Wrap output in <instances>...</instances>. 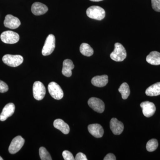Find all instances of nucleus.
<instances>
[{
    "label": "nucleus",
    "mask_w": 160,
    "mask_h": 160,
    "mask_svg": "<svg viewBox=\"0 0 160 160\" xmlns=\"http://www.w3.org/2000/svg\"><path fill=\"white\" fill-rule=\"evenodd\" d=\"M114 46V50L110 54V58L116 62H120L124 61L127 56L126 49L119 43H115Z\"/></svg>",
    "instance_id": "nucleus-1"
},
{
    "label": "nucleus",
    "mask_w": 160,
    "mask_h": 160,
    "mask_svg": "<svg viewBox=\"0 0 160 160\" xmlns=\"http://www.w3.org/2000/svg\"><path fill=\"white\" fill-rule=\"evenodd\" d=\"M87 16L93 19L102 20L106 16L105 10L98 6H92L86 10Z\"/></svg>",
    "instance_id": "nucleus-2"
},
{
    "label": "nucleus",
    "mask_w": 160,
    "mask_h": 160,
    "mask_svg": "<svg viewBox=\"0 0 160 160\" xmlns=\"http://www.w3.org/2000/svg\"><path fill=\"white\" fill-rule=\"evenodd\" d=\"M23 58L20 55L6 54L3 56V62L10 67H16L20 66L23 62Z\"/></svg>",
    "instance_id": "nucleus-3"
},
{
    "label": "nucleus",
    "mask_w": 160,
    "mask_h": 160,
    "mask_svg": "<svg viewBox=\"0 0 160 160\" xmlns=\"http://www.w3.org/2000/svg\"><path fill=\"white\" fill-rule=\"evenodd\" d=\"M55 48V38L53 34H49L46 38L45 44L42 49L43 56L49 55L54 51Z\"/></svg>",
    "instance_id": "nucleus-4"
},
{
    "label": "nucleus",
    "mask_w": 160,
    "mask_h": 160,
    "mask_svg": "<svg viewBox=\"0 0 160 160\" xmlns=\"http://www.w3.org/2000/svg\"><path fill=\"white\" fill-rule=\"evenodd\" d=\"M19 39V34L12 31H5L1 35V40L6 44H15L18 42Z\"/></svg>",
    "instance_id": "nucleus-5"
},
{
    "label": "nucleus",
    "mask_w": 160,
    "mask_h": 160,
    "mask_svg": "<svg viewBox=\"0 0 160 160\" xmlns=\"http://www.w3.org/2000/svg\"><path fill=\"white\" fill-rule=\"evenodd\" d=\"M32 91L34 98L38 101L42 100L46 93L45 86L39 81L35 82L32 87Z\"/></svg>",
    "instance_id": "nucleus-6"
},
{
    "label": "nucleus",
    "mask_w": 160,
    "mask_h": 160,
    "mask_svg": "<svg viewBox=\"0 0 160 160\" xmlns=\"http://www.w3.org/2000/svg\"><path fill=\"white\" fill-rule=\"evenodd\" d=\"M49 93L52 97L58 100L62 98L64 92L59 85L55 82H51L49 84L48 87Z\"/></svg>",
    "instance_id": "nucleus-7"
},
{
    "label": "nucleus",
    "mask_w": 160,
    "mask_h": 160,
    "mask_svg": "<svg viewBox=\"0 0 160 160\" xmlns=\"http://www.w3.org/2000/svg\"><path fill=\"white\" fill-rule=\"evenodd\" d=\"M25 143V140L20 136H18L14 138L12 141L9 146V151L12 154H15L18 152Z\"/></svg>",
    "instance_id": "nucleus-8"
},
{
    "label": "nucleus",
    "mask_w": 160,
    "mask_h": 160,
    "mask_svg": "<svg viewBox=\"0 0 160 160\" xmlns=\"http://www.w3.org/2000/svg\"><path fill=\"white\" fill-rule=\"evenodd\" d=\"M88 104L90 108L99 113H102L105 110V104L102 100L98 98H90Z\"/></svg>",
    "instance_id": "nucleus-9"
},
{
    "label": "nucleus",
    "mask_w": 160,
    "mask_h": 160,
    "mask_svg": "<svg viewBox=\"0 0 160 160\" xmlns=\"http://www.w3.org/2000/svg\"><path fill=\"white\" fill-rule=\"evenodd\" d=\"M143 114L147 118L153 116L156 111V106L153 103L149 101L143 102L140 105Z\"/></svg>",
    "instance_id": "nucleus-10"
},
{
    "label": "nucleus",
    "mask_w": 160,
    "mask_h": 160,
    "mask_svg": "<svg viewBox=\"0 0 160 160\" xmlns=\"http://www.w3.org/2000/svg\"><path fill=\"white\" fill-rule=\"evenodd\" d=\"M21 24V22L18 18L11 14L7 15L4 22L5 27L12 29H17L19 27Z\"/></svg>",
    "instance_id": "nucleus-11"
},
{
    "label": "nucleus",
    "mask_w": 160,
    "mask_h": 160,
    "mask_svg": "<svg viewBox=\"0 0 160 160\" xmlns=\"http://www.w3.org/2000/svg\"><path fill=\"white\" fill-rule=\"evenodd\" d=\"M15 109V107L13 103H10L6 105L0 114V121L2 122L6 121L8 118L12 116L14 113Z\"/></svg>",
    "instance_id": "nucleus-12"
},
{
    "label": "nucleus",
    "mask_w": 160,
    "mask_h": 160,
    "mask_svg": "<svg viewBox=\"0 0 160 160\" xmlns=\"http://www.w3.org/2000/svg\"><path fill=\"white\" fill-rule=\"evenodd\" d=\"M124 125L115 118H112L110 122V128L115 135H120L124 130Z\"/></svg>",
    "instance_id": "nucleus-13"
},
{
    "label": "nucleus",
    "mask_w": 160,
    "mask_h": 160,
    "mask_svg": "<svg viewBox=\"0 0 160 160\" xmlns=\"http://www.w3.org/2000/svg\"><path fill=\"white\" fill-rule=\"evenodd\" d=\"M48 10V8L47 6L38 2L33 3L31 7L32 12L35 15L40 16L44 14Z\"/></svg>",
    "instance_id": "nucleus-14"
},
{
    "label": "nucleus",
    "mask_w": 160,
    "mask_h": 160,
    "mask_svg": "<svg viewBox=\"0 0 160 160\" xmlns=\"http://www.w3.org/2000/svg\"><path fill=\"white\" fill-rule=\"evenodd\" d=\"M88 131L90 134L96 138H101L104 134V129L102 126L98 124L89 125L88 127Z\"/></svg>",
    "instance_id": "nucleus-15"
},
{
    "label": "nucleus",
    "mask_w": 160,
    "mask_h": 160,
    "mask_svg": "<svg viewBox=\"0 0 160 160\" xmlns=\"http://www.w3.org/2000/svg\"><path fill=\"white\" fill-rule=\"evenodd\" d=\"M108 82V77L106 75L96 76L92 78L91 83L93 86L98 87H102L107 85Z\"/></svg>",
    "instance_id": "nucleus-16"
},
{
    "label": "nucleus",
    "mask_w": 160,
    "mask_h": 160,
    "mask_svg": "<svg viewBox=\"0 0 160 160\" xmlns=\"http://www.w3.org/2000/svg\"><path fill=\"white\" fill-rule=\"evenodd\" d=\"M74 65L72 61L70 59L64 60L63 63L62 73L65 76L70 77L72 74V70L74 69Z\"/></svg>",
    "instance_id": "nucleus-17"
},
{
    "label": "nucleus",
    "mask_w": 160,
    "mask_h": 160,
    "mask_svg": "<svg viewBox=\"0 0 160 160\" xmlns=\"http://www.w3.org/2000/svg\"><path fill=\"white\" fill-rule=\"evenodd\" d=\"M53 126L55 128L59 129L65 134H68L70 131L69 125L61 119H57L55 120Z\"/></svg>",
    "instance_id": "nucleus-18"
},
{
    "label": "nucleus",
    "mask_w": 160,
    "mask_h": 160,
    "mask_svg": "<svg viewBox=\"0 0 160 160\" xmlns=\"http://www.w3.org/2000/svg\"><path fill=\"white\" fill-rule=\"evenodd\" d=\"M147 62L154 66L160 65V53L157 51L151 52L146 57Z\"/></svg>",
    "instance_id": "nucleus-19"
},
{
    "label": "nucleus",
    "mask_w": 160,
    "mask_h": 160,
    "mask_svg": "<svg viewBox=\"0 0 160 160\" xmlns=\"http://www.w3.org/2000/svg\"><path fill=\"white\" fill-rule=\"evenodd\" d=\"M146 94L148 96H157L160 95V82L155 83L146 89Z\"/></svg>",
    "instance_id": "nucleus-20"
},
{
    "label": "nucleus",
    "mask_w": 160,
    "mask_h": 160,
    "mask_svg": "<svg viewBox=\"0 0 160 160\" xmlns=\"http://www.w3.org/2000/svg\"><path fill=\"white\" fill-rule=\"evenodd\" d=\"M80 51L82 54L87 57H90L93 54V50L90 45L87 43H83L81 44Z\"/></svg>",
    "instance_id": "nucleus-21"
},
{
    "label": "nucleus",
    "mask_w": 160,
    "mask_h": 160,
    "mask_svg": "<svg viewBox=\"0 0 160 160\" xmlns=\"http://www.w3.org/2000/svg\"><path fill=\"white\" fill-rule=\"evenodd\" d=\"M118 91L121 93L123 99H126L130 94V91L129 85L127 83L124 82L121 85Z\"/></svg>",
    "instance_id": "nucleus-22"
},
{
    "label": "nucleus",
    "mask_w": 160,
    "mask_h": 160,
    "mask_svg": "<svg viewBox=\"0 0 160 160\" xmlns=\"http://www.w3.org/2000/svg\"><path fill=\"white\" fill-rule=\"evenodd\" d=\"M158 146L157 140L152 139L148 141L146 144V149L149 152H153L156 150Z\"/></svg>",
    "instance_id": "nucleus-23"
},
{
    "label": "nucleus",
    "mask_w": 160,
    "mask_h": 160,
    "mask_svg": "<svg viewBox=\"0 0 160 160\" xmlns=\"http://www.w3.org/2000/svg\"><path fill=\"white\" fill-rule=\"evenodd\" d=\"M39 155L41 159L42 160H51V156L49 152L47 151L46 148L43 147H40L39 149Z\"/></svg>",
    "instance_id": "nucleus-24"
},
{
    "label": "nucleus",
    "mask_w": 160,
    "mask_h": 160,
    "mask_svg": "<svg viewBox=\"0 0 160 160\" xmlns=\"http://www.w3.org/2000/svg\"><path fill=\"white\" fill-rule=\"evenodd\" d=\"M63 157L65 160H74V157L72 153L68 150H65L62 152Z\"/></svg>",
    "instance_id": "nucleus-25"
},
{
    "label": "nucleus",
    "mask_w": 160,
    "mask_h": 160,
    "mask_svg": "<svg viewBox=\"0 0 160 160\" xmlns=\"http://www.w3.org/2000/svg\"><path fill=\"white\" fill-rule=\"evenodd\" d=\"M152 6L155 11L160 12V0H151Z\"/></svg>",
    "instance_id": "nucleus-26"
},
{
    "label": "nucleus",
    "mask_w": 160,
    "mask_h": 160,
    "mask_svg": "<svg viewBox=\"0 0 160 160\" xmlns=\"http://www.w3.org/2000/svg\"><path fill=\"white\" fill-rule=\"evenodd\" d=\"M9 87L5 82L0 80V92L4 93L8 91Z\"/></svg>",
    "instance_id": "nucleus-27"
},
{
    "label": "nucleus",
    "mask_w": 160,
    "mask_h": 160,
    "mask_svg": "<svg viewBox=\"0 0 160 160\" xmlns=\"http://www.w3.org/2000/svg\"><path fill=\"white\" fill-rule=\"evenodd\" d=\"M75 159L76 160H87L86 155L84 154L82 152H79L76 156Z\"/></svg>",
    "instance_id": "nucleus-28"
},
{
    "label": "nucleus",
    "mask_w": 160,
    "mask_h": 160,
    "mask_svg": "<svg viewBox=\"0 0 160 160\" xmlns=\"http://www.w3.org/2000/svg\"><path fill=\"white\" fill-rule=\"evenodd\" d=\"M104 160H116V158L114 154L112 153H109L104 158Z\"/></svg>",
    "instance_id": "nucleus-29"
},
{
    "label": "nucleus",
    "mask_w": 160,
    "mask_h": 160,
    "mask_svg": "<svg viewBox=\"0 0 160 160\" xmlns=\"http://www.w3.org/2000/svg\"><path fill=\"white\" fill-rule=\"evenodd\" d=\"M90 1H92V2H98L103 1V0H90Z\"/></svg>",
    "instance_id": "nucleus-30"
},
{
    "label": "nucleus",
    "mask_w": 160,
    "mask_h": 160,
    "mask_svg": "<svg viewBox=\"0 0 160 160\" xmlns=\"http://www.w3.org/2000/svg\"><path fill=\"white\" fill-rule=\"evenodd\" d=\"M3 160V159L2 158V157H1V156H0V160Z\"/></svg>",
    "instance_id": "nucleus-31"
}]
</instances>
